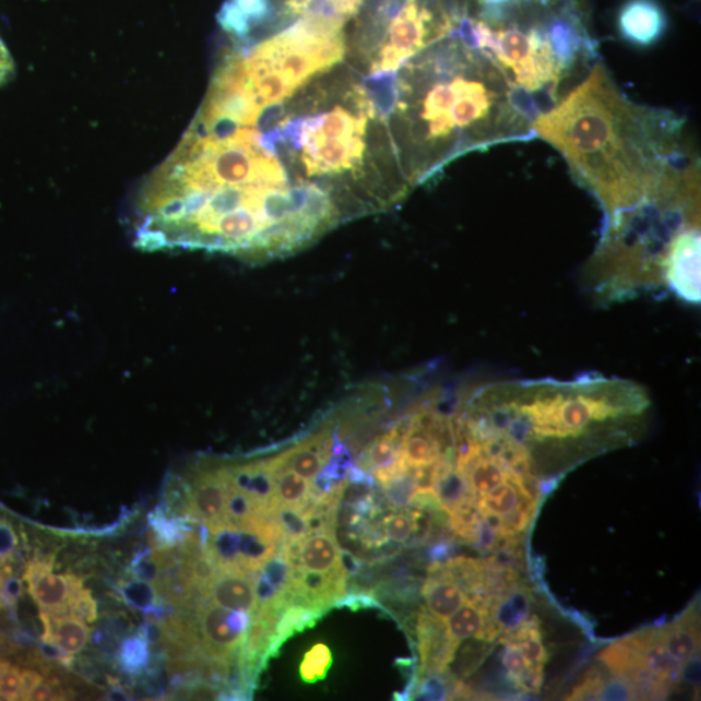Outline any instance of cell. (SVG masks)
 Returning a JSON list of instances; mask_svg holds the SVG:
<instances>
[{"label": "cell", "instance_id": "15", "mask_svg": "<svg viewBox=\"0 0 701 701\" xmlns=\"http://www.w3.org/2000/svg\"><path fill=\"white\" fill-rule=\"evenodd\" d=\"M534 490L519 479H508L490 492L476 499V507L485 519L501 520L522 510H534Z\"/></svg>", "mask_w": 701, "mask_h": 701}, {"label": "cell", "instance_id": "11", "mask_svg": "<svg viewBox=\"0 0 701 701\" xmlns=\"http://www.w3.org/2000/svg\"><path fill=\"white\" fill-rule=\"evenodd\" d=\"M617 29L625 43L647 48L664 37L668 16L657 0H627L618 11Z\"/></svg>", "mask_w": 701, "mask_h": 701}, {"label": "cell", "instance_id": "23", "mask_svg": "<svg viewBox=\"0 0 701 701\" xmlns=\"http://www.w3.org/2000/svg\"><path fill=\"white\" fill-rule=\"evenodd\" d=\"M366 0H312L304 17L324 19L345 25L357 15Z\"/></svg>", "mask_w": 701, "mask_h": 701}, {"label": "cell", "instance_id": "18", "mask_svg": "<svg viewBox=\"0 0 701 701\" xmlns=\"http://www.w3.org/2000/svg\"><path fill=\"white\" fill-rule=\"evenodd\" d=\"M117 593L129 607L143 611L147 617L162 620L168 614L161 591L154 583L130 577V580H121L117 584Z\"/></svg>", "mask_w": 701, "mask_h": 701}, {"label": "cell", "instance_id": "6", "mask_svg": "<svg viewBox=\"0 0 701 701\" xmlns=\"http://www.w3.org/2000/svg\"><path fill=\"white\" fill-rule=\"evenodd\" d=\"M342 29L329 20L301 17L250 52L234 54L240 79L260 106L276 107L340 63L346 50Z\"/></svg>", "mask_w": 701, "mask_h": 701}, {"label": "cell", "instance_id": "9", "mask_svg": "<svg viewBox=\"0 0 701 701\" xmlns=\"http://www.w3.org/2000/svg\"><path fill=\"white\" fill-rule=\"evenodd\" d=\"M700 225L689 226L672 239L664 264V284L678 298L700 301Z\"/></svg>", "mask_w": 701, "mask_h": 701}, {"label": "cell", "instance_id": "5", "mask_svg": "<svg viewBox=\"0 0 701 701\" xmlns=\"http://www.w3.org/2000/svg\"><path fill=\"white\" fill-rule=\"evenodd\" d=\"M458 31L528 100L551 107L597 58L584 0H467Z\"/></svg>", "mask_w": 701, "mask_h": 701}, {"label": "cell", "instance_id": "16", "mask_svg": "<svg viewBox=\"0 0 701 701\" xmlns=\"http://www.w3.org/2000/svg\"><path fill=\"white\" fill-rule=\"evenodd\" d=\"M660 630V641L669 656L686 665L696 658L700 649L699 615L697 610L687 611L678 621L666 625Z\"/></svg>", "mask_w": 701, "mask_h": 701}, {"label": "cell", "instance_id": "1", "mask_svg": "<svg viewBox=\"0 0 701 701\" xmlns=\"http://www.w3.org/2000/svg\"><path fill=\"white\" fill-rule=\"evenodd\" d=\"M318 198L288 187L256 123L199 109L180 144L144 182L133 211L144 251L207 250L259 261L305 245Z\"/></svg>", "mask_w": 701, "mask_h": 701}, {"label": "cell", "instance_id": "32", "mask_svg": "<svg viewBox=\"0 0 701 701\" xmlns=\"http://www.w3.org/2000/svg\"><path fill=\"white\" fill-rule=\"evenodd\" d=\"M13 75H15V63H13L9 48L0 39V86L9 84Z\"/></svg>", "mask_w": 701, "mask_h": 701}, {"label": "cell", "instance_id": "13", "mask_svg": "<svg viewBox=\"0 0 701 701\" xmlns=\"http://www.w3.org/2000/svg\"><path fill=\"white\" fill-rule=\"evenodd\" d=\"M207 597L219 607L243 610L251 616L256 615L259 608L256 584L247 579L246 573L237 570L218 572L211 583Z\"/></svg>", "mask_w": 701, "mask_h": 701}, {"label": "cell", "instance_id": "3", "mask_svg": "<svg viewBox=\"0 0 701 701\" xmlns=\"http://www.w3.org/2000/svg\"><path fill=\"white\" fill-rule=\"evenodd\" d=\"M401 68L396 115L409 183L472 150L535 139L533 102L458 27Z\"/></svg>", "mask_w": 701, "mask_h": 701}, {"label": "cell", "instance_id": "4", "mask_svg": "<svg viewBox=\"0 0 701 701\" xmlns=\"http://www.w3.org/2000/svg\"><path fill=\"white\" fill-rule=\"evenodd\" d=\"M480 423L531 452L546 445L595 450L627 437L650 408L647 393L623 378L584 375L575 380L486 384L470 399Z\"/></svg>", "mask_w": 701, "mask_h": 701}, {"label": "cell", "instance_id": "24", "mask_svg": "<svg viewBox=\"0 0 701 701\" xmlns=\"http://www.w3.org/2000/svg\"><path fill=\"white\" fill-rule=\"evenodd\" d=\"M332 663L333 656L328 645L325 643L314 644L313 647L307 652L304 662L300 664L299 673L301 680L306 684H314L318 682V680L324 679Z\"/></svg>", "mask_w": 701, "mask_h": 701}, {"label": "cell", "instance_id": "10", "mask_svg": "<svg viewBox=\"0 0 701 701\" xmlns=\"http://www.w3.org/2000/svg\"><path fill=\"white\" fill-rule=\"evenodd\" d=\"M54 558L27 561L23 579L40 611L48 615H68L73 596L82 589L78 575L54 574Z\"/></svg>", "mask_w": 701, "mask_h": 701}, {"label": "cell", "instance_id": "22", "mask_svg": "<svg viewBox=\"0 0 701 701\" xmlns=\"http://www.w3.org/2000/svg\"><path fill=\"white\" fill-rule=\"evenodd\" d=\"M322 611L318 608L304 606V604H294L281 611L276 625V645L277 649L284 644L295 632L312 628L318 622Z\"/></svg>", "mask_w": 701, "mask_h": 701}, {"label": "cell", "instance_id": "30", "mask_svg": "<svg viewBox=\"0 0 701 701\" xmlns=\"http://www.w3.org/2000/svg\"><path fill=\"white\" fill-rule=\"evenodd\" d=\"M604 679L597 673V675L589 676L583 680V684L579 687H575L572 696L569 699L572 700H597L601 699L602 692L604 689Z\"/></svg>", "mask_w": 701, "mask_h": 701}, {"label": "cell", "instance_id": "8", "mask_svg": "<svg viewBox=\"0 0 701 701\" xmlns=\"http://www.w3.org/2000/svg\"><path fill=\"white\" fill-rule=\"evenodd\" d=\"M252 616L215 603L199 604L198 620L202 632V656L231 660L242 647Z\"/></svg>", "mask_w": 701, "mask_h": 701}, {"label": "cell", "instance_id": "21", "mask_svg": "<svg viewBox=\"0 0 701 701\" xmlns=\"http://www.w3.org/2000/svg\"><path fill=\"white\" fill-rule=\"evenodd\" d=\"M153 663V651L141 632L122 639L117 650V664L123 675L140 677L146 675Z\"/></svg>", "mask_w": 701, "mask_h": 701}, {"label": "cell", "instance_id": "28", "mask_svg": "<svg viewBox=\"0 0 701 701\" xmlns=\"http://www.w3.org/2000/svg\"><path fill=\"white\" fill-rule=\"evenodd\" d=\"M19 537L15 527L4 518H0V568L15 560Z\"/></svg>", "mask_w": 701, "mask_h": 701}, {"label": "cell", "instance_id": "29", "mask_svg": "<svg viewBox=\"0 0 701 701\" xmlns=\"http://www.w3.org/2000/svg\"><path fill=\"white\" fill-rule=\"evenodd\" d=\"M22 689V670L10 665L0 676V700H19Z\"/></svg>", "mask_w": 701, "mask_h": 701}, {"label": "cell", "instance_id": "27", "mask_svg": "<svg viewBox=\"0 0 701 701\" xmlns=\"http://www.w3.org/2000/svg\"><path fill=\"white\" fill-rule=\"evenodd\" d=\"M70 611V615L85 623H93L98 620V604H96L91 591L85 589H80L75 593Z\"/></svg>", "mask_w": 701, "mask_h": 701}, {"label": "cell", "instance_id": "17", "mask_svg": "<svg viewBox=\"0 0 701 701\" xmlns=\"http://www.w3.org/2000/svg\"><path fill=\"white\" fill-rule=\"evenodd\" d=\"M40 621L45 629L43 642L57 644L67 654L73 656L85 650L91 638V629L79 618L72 615L57 616L40 611Z\"/></svg>", "mask_w": 701, "mask_h": 701}, {"label": "cell", "instance_id": "2", "mask_svg": "<svg viewBox=\"0 0 701 701\" xmlns=\"http://www.w3.org/2000/svg\"><path fill=\"white\" fill-rule=\"evenodd\" d=\"M685 126L670 109L629 99L596 60L572 91L535 116L533 133L559 151L575 181L596 198L607 228L689 180L699 161Z\"/></svg>", "mask_w": 701, "mask_h": 701}, {"label": "cell", "instance_id": "19", "mask_svg": "<svg viewBox=\"0 0 701 701\" xmlns=\"http://www.w3.org/2000/svg\"><path fill=\"white\" fill-rule=\"evenodd\" d=\"M270 470L274 477V487H276V500L278 508H292V510L300 511L304 510L313 497V486L311 485V480L300 477L299 474L290 470H286V467L273 470V467L270 466Z\"/></svg>", "mask_w": 701, "mask_h": 701}, {"label": "cell", "instance_id": "12", "mask_svg": "<svg viewBox=\"0 0 701 701\" xmlns=\"http://www.w3.org/2000/svg\"><path fill=\"white\" fill-rule=\"evenodd\" d=\"M294 543L298 549L288 545L285 547L288 559L298 560L297 563H293L294 570L321 574L345 572L341 548L330 531L308 534L306 538Z\"/></svg>", "mask_w": 701, "mask_h": 701}, {"label": "cell", "instance_id": "7", "mask_svg": "<svg viewBox=\"0 0 701 701\" xmlns=\"http://www.w3.org/2000/svg\"><path fill=\"white\" fill-rule=\"evenodd\" d=\"M229 480L228 465L201 467L192 473L191 485L185 492V518L202 521L210 533L228 525L226 501Z\"/></svg>", "mask_w": 701, "mask_h": 701}, {"label": "cell", "instance_id": "33", "mask_svg": "<svg viewBox=\"0 0 701 701\" xmlns=\"http://www.w3.org/2000/svg\"><path fill=\"white\" fill-rule=\"evenodd\" d=\"M44 680L45 677L36 670L26 669L22 672V689H20L19 700H27L32 691Z\"/></svg>", "mask_w": 701, "mask_h": 701}, {"label": "cell", "instance_id": "26", "mask_svg": "<svg viewBox=\"0 0 701 701\" xmlns=\"http://www.w3.org/2000/svg\"><path fill=\"white\" fill-rule=\"evenodd\" d=\"M383 531L390 540L405 543L416 531V515L411 513H394L383 520Z\"/></svg>", "mask_w": 701, "mask_h": 701}, {"label": "cell", "instance_id": "25", "mask_svg": "<svg viewBox=\"0 0 701 701\" xmlns=\"http://www.w3.org/2000/svg\"><path fill=\"white\" fill-rule=\"evenodd\" d=\"M129 574L133 579L154 583L157 587L163 575V568L156 560L153 548L136 554L129 566Z\"/></svg>", "mask_w": 701, "mask_h": 701}, {"label": "cell", "instance_id": "31", "mask_svg": "<svg viewBox=\"0 0 701 701\" xmlns=\"http://www.w3.org/2000/svg\"><path fill=\"white\" fill-rule=\"evenodd\" d=\"M68 693L58 679L44 680L34 689L27 700H67Z\"/></svg>", "mask_w": 701, "mask_h": 701}, {"label": "cell", "instance_id": "14", "mask_svg": "<svg viewBox=\"0 0 701 701\" xmlns=\"http://www.w3.org/2000/svg\"><path fill=\"white\" fill-rule=\"evenodd\" d=\"M426 610L439 622H444L467 601L465 590L447 569L431 572L423 589Z\"/></svg>", "mask_w": 701, "mask_h": 701}, {"label": "cell", "instance_id": "20", "mask_svg": "<svg viewBox=\"0 0 701 701\" xmlns=\"http://www.w3.org/2000/svg\"><path fill=\"white\" fill-rule=\"evenodd\" d=\"M188 521L180 518H171L167 511L156 508L148 515L151 548L164 549L181 546L192 531V527L187 524Z\"/></svg>", "mask_w": 701, "mask_h": 701}]
</instances>
